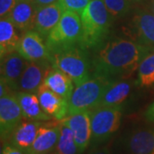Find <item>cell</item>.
<instances>
[{
  "mask_svg": "<svg viewBox=\"0 0 154 154\" xmlns=\"http://www.w3.org/2000/svg\"><path fill=\"white\" fill-rule=\"evenodd\" d=\"M152 50L135 40L114 38L101 45L93 59L94 75L110 82L132 75Z\"/></svg>",
  "mask_w": 154,
  "mask_h": 154,
  "instance_id": "1",
  "label": "cell"
},
{
  "mask_svg": "<svg viewBox=\"0 0 154 154\" xmlns=\"http://www.w3.org/2000/svg\"><path fill=\"white\" fill-rule=\"evenodd\" d=\"M80 16L82 24L80 45L85 50L102 45L109 33L112 20L104 1L91 0Z\"/></svg>",
  "mask_w": 154,
  "mask_h": 154,
  "instance_id": "2",
  "label": "cell"
},
{
  "mask_svg": "<svg viewBox=\"0 0 154 154\" xmlns=\"http://www.w3.org/2000/svg\"><path fill=\"white\" fill-rule=\"evenodd\" d=\"M85 51L77 45L58 50L51 54L52 66L68 75L75 87L91 78L90 63Z\"/></svg>",
  "mask_w": 154,
  "mask_h": 154,
  "instance_id": "3",
  "label": "cell"
},
{
  "mask_svg": "<svg viewBox=\"0 0 154 154\" xmlns=\"http://www.w3.org/2000/svg\"><path fill=\"white\" fill-rule=\"evenodd\" d=\"M82 35L81 16L76 12L63 11L59 22L45 39L50 55L57 51L73 45H80Z\"/></svg>",
  "mask_w": 154,
  "mask_h": 154,
  "instance_id": "4",
  "label": "cell"
},
{
  "mask_svg": "<svg viewBox=\"0 0 154 154\" xmlns=\"http://www.w3.org/2000/svg\"><path fill=\"white\" fill-rule=\"evenodd\" d=\"M111 82L105 78L93 75L89 80L77 86L69 100L67 116L97 107Z\"/></svg>",
  "mask_w": 154,
  "mask_h": 154,
  "instance_id": "5",
  "label": "cell"
},
{
  "mask_svg": "<svg viewBox=\"0 0 154 154\" xmlns=\"http://www.w3.org/2000/svg\"><path fill=\"white\" fill-rule=\"evenodd\" d=\"M122 115L121 106H97L90 110L92 140L99 143L110 137L119 128Z\"/></svg>",
  "mask_w": 154,
  "mask_h": 154,
  "instance_id": "6",
  "label": "cell"
},
{
  "mask_svg": "<svg viewBox=\"0 0 154 154\" xmlns=\"http://www.w3.org/2000/svg\"><path fill=\"white\" fill-rule=\"evenodd\" d=\"M23 117L21 106L15 94L0 98V133L2 140L11 137Z\"/></svg>",
  "mask_w": 154,
  "mask_h": 154,
  "instance_id": "7",
  "label": "cell"
},
{
  "mask_svg": "<svg viewBox=\"0 0 154 154\" xmlns=\"http://www.w3.org/2000/svg\"><path fill=\"white\" fill-rule=\"evenodd\" d=\"M61 133V121H46L41 123L33 144L25 154H50L56 149Z\"/></svg>",
  "mask_w": 154,
  "mask_h": 154,
  "instance_id": "8",
  "label": "cell"
},
{
  "mask_svg": "<svg viewBox=\"0 0 154 154\" xmlns=\"http://www.w3.org/2000/svg\"><path fill=\"white\" fill-rule=\"evenodd\" d=\"M52 67L51 61L28 62L21 77L17 92L37 94Z\"/></svg>",
  "mask_w": 154,
  "mask_h": 154,
  "instance_id": "9",
  "label": "cell"
},
{
  "mask_svg": "<svg viewBox=\"0 0 154 154\" xmlns=\"http://www.w3.org/2000/svg\"><path fill=\"white\" fill-rule=\"evenodd\" d=\"M60 121L63 124L70 128L75 138L79 153L83 152L92 140L90 110L82 111L68 116Z\"/></svg>",
  "mask_w": 154,
  "mask_h": 154,
  "instance_id": "10",
  "label": "cell"
},
{
  "mask_svg": "<svg viewBox=\"0 0 154 154\" xmlns=\"http://www.w3.org/2000/svg\"><path fill=\"white\" fill-rule=\"evenodd\" d=\"M44 40L34 30L28 31L22 37L17 51L28 62L51 61V55Z\"/></svg>",
  "mask_w": 154,
  "mask_h": 154,
  "instance_id": "11",
  "label": "cell"
},
{
  "mask_svg": "<svg viewBox=\"0 0 154 154\" xmlns=\"http://www.w3.org/2000/svg\"><path fill=\"white\" fill-rule=\"evenodd\" d=\"M28 63L17 51L1 59V81L5 82L12 91L18 90L21 77Z\"/></svg>",
  "mask_w": 154,
  "mask_h": 154,
  "instance_id": "12",
  "label": "cell"
},
{
  "mask_svg": "<svg viewBox=\"0 0 154 154\" xmlns=\"http://www.w3.org/2000/svg\"><path fill=\"white\" fill-rule=\"evenodd\" d=\"M63 10L59 2L53 5L38 8L36 14L33 29L45 39L55 28L63 16Z\"/></svg>",
  "mask_w": 154,
  "mask_h": 154,
  "instance_id": "13",
  "label": "cell"
},
{
  "mask_svg": "<svg viewBox=\"0 0 154 154\" xmlns=\"http://www.w3.org/2000/svg\"><path fill=\"white\" fill-rule=\"evenodd\" d=\"M134 33L138 43L154 51V15L147 11H140L133 18Z\"/></svg>",
  "mask_w": 154,
  "mask_h": 154,
  "instance_id": "14",
  "label": "cell"
},
{
  "mask_svg": "<svg viewBox=\"0 0 154 154\" xmlns=\"http://www.w3.org/2000/svg\"><path fill=\"white\" fill-rule=\"evenodd\" d=\"M37 11L33 0H17L8 18L17 29L26 33L33 29Z\"/></svg>",
  "mask_w": 154,
  "mask_h": 154,
  "instance_id": "15",
  "label": "cell"
},
{
  "mask_svg": "<svg viewBox=\"0 0 154 154\" xmlns=\"http://www.w3.org/2000/svg\"><path fill=\"white\" fill-rule=\"evenodd\" d=\"M41 108L50 116L56 120H63L68 115V102L53 93L49 88L41 85L37 93Z\"/></svg>",
  "mask_w": 154,
  "mask_h": 154,
  "instance_id": "16",
  "label": "cell"
},
{
  "mask_svg": "<svg viewBox=\"0 0 154 154\" xmlns=\"http://www.w3.org/2000/svg\"><path fill=\"white\" fill-rule=\"evenodd\" d=\"M42 85L60 96L68 103L75 89L71 78L55 67H52L50 70Z\"/></svg>",
  "mask_w": 154,
  "mask_h": 154,
  "instance_id": "17",
  "label": "cell"
},
{
  "mask_svg": "<svg viewBox=\"0 0 154 154\" xmlns=\"http://www.w3.org/2000/svg\"><path fill=\"white\" fill-rule=\"evenodd\" d=\"M41 123L31 119L22 121L11 135V145L25 152L34 142Z\"/></svg>",
  "mask_w": 154,
  "mask_h": 154,
  "instance_id": "18",
  "label": "cell"
},
{
  "mask_svg": "<svg viewBox=\"0 0 154 154\" xmlns=\"http://www.w3.org/2000/svg\"><path fill=\"white\" fill-rule=\"evenodd\" d=\"M15 95L21 106L23 116L26 119L46 122L50 121L52 118L51 116L47 115L41 108L37 94L25 92H17Z\"/></svg>",
  "mask_w": 154,
  "mask_h": 154,
  "instance_id": "19",
  "label": "cell"
},
{
  "mask_svg": "<svg viewBox=\"0 0 154 154\" xmlns=\"http://www.w3.org/2000/svg\"><path fill=\"white\" fill-rule=\"evenodd\" d=\"M17 29L9 18L0 20V57L17 51L22 38L17 33Z\"/></svg>",
  "mask_w": 154,
  "mask_h": 154,
  "instance_id": "20",
  "label": "cell"
},
{
  "mask_svg": "<svg viewBox=\"0 0 154 154\" xmlns=\"http://www.w3.org/2000/svg\"><path fill=\"white\" fill-rule=\"evenodd\" d=\"M131 83L123 80L112 82L106 88L98 106H120L128 97L131 92Z\"/></svg>",
  "mask_w": 154,
  "mask_h": 154,
  "instance_id": "21",
  "label": "cell"
},
{
  "mask_svg": "<svg viewBox=\"0 0 154 154\" xmlns=\"http://www.w3.org/2000/svg\"><path fill=\"white\" fill-rule=\"evenodd\" d=\"M128 148L131 154H154V130L133 132L128 140Z\"/></svg>",
  "mask_w": 154,
  "mask_h": 154,
  "instance_id": "22",
  "label": "cell"
},
{
  "mask_svg": "<svg viewBox=\"0 0 154 154\" xmlns=\"http://www.w3.org/2000/svg\"><path fill=\"white\" fill-rule=\"evenodd\" d=\"M57 154H77L79 153L75 138L70 128L61 122V133L56 146Z\"/></svg>",
  "mask_w": 154,
  "mask_h": 154,
  "instance_id": "23",
  "label": "cell"
},
{
  "mask_svg": "<svg viewBox=\"0 0 154 154\" xmlns=\"http://www.w3.org/2000/svg\"><path fill=\"white\" fill-rule=\"evenodd\" d=\"M138 84L140 87H150L154 84V51L140 63L138 69Z\"/></svg>",
  "mask_w": 154,
  "mask_h": 154,
  "instance_id": "24",
  "label": "cell"
},
{
  "mask_svg": "<svg viewBox=\"0 0 154 154\" xmlns=\"http://www.w3.org/2000/svg\"><path fill=\"white\" fill-rule=\"evenodd\" d=\"M112 19H118L127 15L131 7V0H103Z\"/></svg>",
  "mask_w": 154,
  "mask_h": 154,
  "instance_id": "25",
  "label": "cell"
},
{
  "mask_svg": "<svg viewBox=\"0 0 154 154\" xmlns=\"http://www.w3.org/2000/svg\"><path fill=\"white\" fill-rule=\"evenodd\" d=\"M90 2L91 0H60L59 4L63 11H72L81 14Z\"/></svg>",
  "mask_w": 154,
  "mask_h": 154,
  "instance_id": "26",
  "label": "cell"
},
{
  "mask_svg": "<svg viewBox=\"0 0 154 154\" xmlns=\"http://www.w3.org/2000/svg\"><path fill=\"white\" fill-rule=\"evenodd\" d=\"M17 0H0V17L8 18L17 4Z\"/></svg>",
  "mask_w": 154,
  "mask_h": 154,
  "instance_id": "27",
  "label": "cell"
},
{
  "mask_svg": "<svg viewBox=\"0 0 154 154\" xmlns=\"http://www.w3.org/2000/svg\"><path fill=\"white\" fill-rule=\"evenodd\" d=\"M1 154H25V152L22 150L17 148L12 145H6L2 149Z\"/></svg>",
  "mask_w": 154,
  "mask_h": 154,
  "instance_id": "28",
  "label": "cell"
},
{
  "mask_svg": "<svg viewBox=\"0 0 154 154\" xmlns=\"http://www.w3.org/2000/svg\"><path fill=\"white\" fill-rule=\"evenodd\" d=\"M11 92H12V89L5 82L1 81L0 82V98L10 95L11 94Z\"/></svg>",
  "mask_w": 154,
  "mask_h": 154,
  "instance_id": "29",
  "label": "cell"
},
{
  "mask_svg": "<svg viewBox=\"0 0 154 154\" xmlns=\"http://www.w3.org/2000/svg\"><path fill=\"white\" fill-rule=\"evenodd\" d=\"M60 0H33L34 5H36L37 8H41L45 6L50 5H53L56 3H58Z\"/></svg>",
  "mask_w": 154,
  "mask_h": 154,
  "instance_id": "30",
  "label": "cell"
},
{
  "mask_svg": "<svg viewBox=\"0 0 154 154\" xmlns=\"http://www.w3.org/2000/svg\"><path fill=\"white\" fill-rule=\"evenodd\" d=\"M88 154H110L109 150L107 148H100V149H94L91 151Z\"/></svg>",
  "mask_w": 154,
  "mask_h": 154,
  "instance_id": "31",
  "label": "cell"
},
{
  "mask_svg": "<svg viewBox=\"0 0 154 154\" xmlns=\"http://www.w3.org/2000/svg\"><path fill=\"white\" fill-rule=\"evenodd\" d=\"M146 116L150 120L154 121V103L149 107V109L146 111Z\"/></svg>",
  "mask_w": 154,
  "mask_h": 154,
  "instance_id": "32",
  "label": "cell"
},
{
  "mask_svg": "<svg viewBox=\"0 0 154 154\" xmlns=\"http://www.w3.org/2000/svg\"><path fill=\"white\" fill-rule=\"evenodd\" d=\"M133 4H140V3H143L146 0H131Z\"/></svg>",
  "mask_w": 154,
  "mask_h": 154,
  "instance_id": "33",
  "label": "cell"
},
{
  "mask_svg": "<svg viewBox=\"0 0 154 154\" xmlns=\"http://www.w3.org/2000/svg\"><path fill=\"white\" fill-rule=\"evenodd\" d=\"M152 12L154 15V0H152Z\"/></svg>",
  "mask_w": 154,
  "mask_h": 154,
  "instance_id": "34",
  "label": "cell"
},
{
  "mask_svg": "<svg viewBox=\"0 0 154 154\" xmlns=\"http://www.w3.org/2000/svg\"></svg>",
  "mask_w": 154,
  "mask_h": 154,
  "instance_id": "35",
  "label": "cell"
}]
</instances>
